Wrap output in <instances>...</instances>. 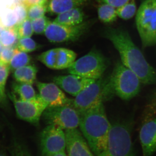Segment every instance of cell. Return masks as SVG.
<instances>
[{"label":"cell","mask_w":156,"mask_h":156,"mask_svg":"<svg viewBox=\"0 0 156 156\" xmlns=\"http://www.w3.org/2000/svg\"><path fill=\"white\" fill-rule=\"evenodd\" d=\"M104 35L118 50L122 63L136 74L142 83L156 84V70L147 61L127 31L120 28H108Z\"/></svg>","instance_id":"cell-1"},{"label":"cell","mask_w":156,"mask_h":156,"mask_svg":"<svg viewBox=\"0 0 156 156\" xmlns=\"http://www.w3.org/2000/svg\"><path fill=\"white\" fill-rule=\"evenodd\" d=\"M80 114L81 132L93 152L98 156L106 148L112 127L103 103Z\"/></svg>","instance_id":"cell-2"},{"label":"cell","mask_w":156,"mask_h":156,"mask_svg":"<svg viewBox=\"0 0 156 156\" xmlns=\"http://www.w3.org/2000/svg\"><path fill=\"white\" fill-rule=\"evenodd\" d=\"M132 119L112 124L106 148L98 156H134Z\"/></svg>","instance_id":"cell-3"},{"label":"cell","mask_w":156,"mask_h":156,"mask_svg":"<svg viewBox=\"0 0 156 156\" xmlns=\"http://www.w3.org/2000/svg\"><path fill=\"white\" fill-rule=\"evenodd\" d=\"M115 94L110 78H100L90 84L73 100L72 107L79 113L88 110L108 99Z\"/></svg>","instance_id":"cell-4"},{"label":"cell","mask_w":156,"mask_h":156,"mask_svg":"<svg viewBox=\"0 0 156 156\" xmlns=\"http://www.w3.org/2000/svg\"><path fill=\"white\" fill-rule=\"evenodd\" d=\"M109 78L115 94L123 100L132 99L140 91L142 83L139 77L121 61L117 62Z\"/></svg>","instance_id":"cell-5"},{"label":"cell","mask_w":156,"mask_h":156,"mask_svg":"<svg viewBox=\"0 0 156 156\" xmlns=\"http://www.w3.org/2000/svg\"><path fill=\"white\" fill-rule=\"evenodd\" d=\"M136 28L144 48L156 45V0H144L136 16Z\"/></svg>","instance_id":"cell-6"},{"label":"cell","mask_w":156,"mask_h":156,"mask_svg":"<svg viewBox=\"0 0 156 156\" xmlns=\"http://www.w3.org/2000/svg\"><path fill=\"white\" fill-rule=\"evenodd\" d=\"M107 66V60L94 50L76 60L68 70L71 74L97 80L102 77Z\"/></svg>","instance_id":"cell-7"},{"label":"cell","mask_w":156,"mask_h":156,"mask_svg":"<svg viewBox=\"0 0 156 156\" xmlns=\"http://www.w3.org/2000/svg\"><path fill=\"white\" fill-rule=\"evenodd\" d=\"M42 116L48 125L58 126L64 131L77 128L80 119L79 112L68 105L48 106Z\"/></svg>","instance_id":"cell-8"},{"label":"cell","mask_w":156,"mask_h":156,"mask_svg":"<svg viewBox=\"0 0 156 156\" xmlns=\"http://www.w3.org/2000/svg\"><path fill=\"white\" fill-rule=\"evenodd\" d=\"M9 97L14 104L17 115L20 119L38 126L43 112L48 104L37 95L34 100L25 101L17 98L13 92L9 93Z\"/></svg>","instance_id":"cell-9"},{"label":"cell","mask_w":156,"mask_h":156,"mask_svg":"<svg viewBox=\"0 0 156 156\" xmlns=\"http://www.w3.org/2000/svg\"><path fill=\"white\" fill-rule=\"evenodd\" d=\"M39 140L43 156H51L66 151L65 133L58 126L48 125L41 132Z\"/></svg>","instance_id":"cell-10"},{"label":"cell","mask_w":156,"mask_h":156,"mask_svg":"<svg viewBox=\"0 0 156 156\" xmlns=\"http://www.w3.org/2000/svg\"><path fill=\"white\" fill-rule=\"evenodd\" d=\"M88 28V24L86 23L74 26H67L50 22L44 33L50 42L62 43L76 41L85 33Z\"/></svg>","instance_id":"cell-11"},{"label":"cell","mask_w":156,"mask_h":156,"mask_svg":"<svg viewBox=\"0 0 156 156\" xmlns=\"http://www.w3.org/2000/svg\"><path fill=\"white\" fill-rule=\"evenodd\" d=\"M64 131L67 156H96L77 128Z\"/></svg>","instance_id":"cell-12"},{"label":"cell","mask_w":156,"mask_h":156,"mask_svg":"<svg viewBox=\"0 0 156 156\" xmlns=\"http://www.w3.org/2000/svg\"><path fill=\"white\" fill-rule=\"evenodd\" d=\"M40 96L48 106H72L73 100L67 98L56 84L37 82Z\"/></svg>","instance_id":"cell-13"},{"label":"cell","mask_w":156,"mask_h":156,"mask_svg":"<svg viewBox=\"0 0 156 156\" xmlns=\"http://www.w3.org/2000/svg\"><path fill=\"white\" fill-rule=\"evenodd\" d=\"M96 80L88 79L76 75L60 76L53 78V81L70 95L76 96Z\"/></svg>","instance_id":"cell-14"},{"label":"cell","mask_w":156,"mask_h":156,"mask_svg":"<svg viewBox=\"0 0 156 156\" xmlns=\"http://www.w3.org/2000/svg\"><path fill=\"white\" fill-rule=\"evenodd\" d=\"M143 156H151L156 152V117L142 124L139 133Z\"/></svg>","instance_id":"cell-15"},{"label":"cell","mask_w":156,"mask_h":156,"mask_svg":"<svg viewBox=\"0 0 156 156\" xmlns=\"http://www.w3.org/2000/svg\"><path fill=\"white\" fill-rule=\"evenodd\" d=\"M83 12L77 8L58 14L53 22L62 25L74 26L83 23Z\"/></svg>","instance_id":"cell-16"},{"label":"cell","mask_w":156,"mask_h":156,"mask_svg":"<svg viewBox=\"0 0 156 156\" xmlns=\"http://www.w3.org/2000/svg\"><path fill=\"white\" fill-rule=\"evenodd\" d=\"M88 0H50L48 11L52 14H60L84 5Z\"/></svg>","instance_id":"cell-17"},{"label":"cell","mask_w":156,"mask_h":156,"mask_svg":"<svg viewBox=\"0 0 156 156\" xmlns=\"http://www.w3.org/2000/svg\"><path fill=\"white\" fill-rule=\"evenodd\" d=\"M37 69L32 65H27L14 70L13 76L18 83L32 85L36 80Z\"/></svg>","instance_id":"cell-18"},{"label":"cell","mask_w":156,"mask_h":156,"mask_svg":"<svg viewBox=\"0 0 156 156\" xmlns=\"http://www.w3.org/2000/svg\"><path fill=\"white\" fill-rule=\"evenodd\" d=\"M77 55L73 50L64 48H57L56 69H68L76 61Z\"/></svg>","instance_id":"cell-19"},{"label":"cell","mask_w":156,"mask_h":156,"mask_svg":"<svg viewBox=\"0 0 156 156\" xmlns=\"http://www.w3.org/2000/svg\"><path fill=\"white\" fill-rule=\"evenodd\" d=\"M14 94H17L19 99L23 100L30 101L35 99L37 97L35 91L32 85L24 83H14L12 85Z\"/></svg>","instance_id":"cell-20"},{"label":"cell","mask_w":156,"mask_h":156,"mask_svg":"<svg viewBox=\"0 0 156 156\" xmlns=\"http://www.w3.org/2000/svg\"><path fill=\"white\" fill-rule=\"evenodd\" d=\"M98 15L102 22L105 23L114 22L118 16L117 9L108 4L102 3L98 8Z\"/></svg>","instance_id":"cell-21"},{"label":"cell","mask_w":156,"mask_h":156,"mask_svg":"<svg viewBox=\"0 0 156 156\" xmlns=\"http://www.w3.org/2000/svg\"><path fill=\"white\" fill-rule=\"evenodd\" d=\"M19 39L15 27L4 28L0 32V42L3 48L14 47Z\"/></svg>","instance_id":"cell-22"},{"label":"cell","mask_w":156,"mask_h":156,"mask_svg":"<svg viewBox=\"0 0 156 156\" xmlns=\"http://www.w3.org/2000/svg\"><path fill=\"white\" fill-rule=\"evenodd\" d=\"M9 66L0 63V105H5L7 102L5 86L10 72Z\"/></svg>","instance_id":"cell-23"},{"label":"cell","mask_w":156,"mask_h":156,"mask_svg":"<svg viewBox=\"0 0 156 156\" xmlns=\"http://www.w3.org/2000/svg\"><path fill=\"white\" fill-rule=\"evenodd\" d=\"M156 115V90L150 95L142 114V123L155 117Z\"/></svg>","instance_id":"cell-24"},{"label":"cell","mask_w":156,"mask_h":156,"mask_svg":"<svg viewBox=\"0 0 156 156\" xmlns=\"http://www.w3.org/2000/svg\"><path fill=\"white\" fill-rule=\"evenodd\" d=\"M30 60V56L25 52L17 48L16 53L11 59L9 65L10 69L14 70L28 65Z\"/></svg>","instance_id":"cell-25"},{"label":"cell","mask_w":156,"mask_h":156,"mask_svg":"<svg viewBox=\"0 0 156 156\" xmlns=\"http://www.w3.org/2000/svg\"><path fill=\"white\" fill-rule=\"evenodd\" d=\"M37 59L51 69H56L57 62V48L48 50L42 53Z\"/></svg>","instance_id":"cell-26"},{"label":"cell","mask_w":156,"mask_h":156,"mask_svg":"<svg viewBox=\"0 0 156 156\" xmlns=\"http://www.w3.org/2000/svg\"><path fill=\"white\" fill-rule=\"evenodd\" d=\"M136 6L135 0H130L126 4L117 9L118 16L125 20L134 17L136 14Z\"/></svg>","instance_id":"cell-27"},{"label":"cell","mask_w":156,"mask_h":156,"mask_svg":"<svg viewBox=\"0 0 156 156\" xmlns=\"http://www.w3.org/2000/svg\"><path fill=\"white\" fill-rule=\"evenodd\" d=\"M30 20L28 18H27L15 27V29L19 39L30 37L32 35L34 30Z\"/></svg>","instance_id":"cell-28"},{"label":"cell","mask_w":156,"mask_h":156,"mask_svg":"<svg viewBox=\"0 0 156 156\" xmlns=\"http://www.w3.org/2000/svg\"><path fill=\"white\" fill-rule=\"evenodd\" d=\"M16 48L20 51L27 53L36 50L37 45L30 37L21 38L18 40Z\"/></svg>","instance_id":"cell-29"},{"label":"cell","mask_w":156,"mask_h":156,"mask_svg":"<svg viewBox=\"0 0 156 156\" xmlns=\"http://www.w3.org/2000/svg\"><path fill=\"white\" fill-rule=\"evenodd\" d=\"M48 11V5H32L27 8V18L30 20L36 19L43 17Z\"/></svg>","instance_id":"cell-30"},{"label":"cell","mask_w":156,"mask_h":156,"mask_svg":"<svg viewBox=\"0 0 156 156\" xmlns=\"http://www.w3.org/2000/svg\"><path fill=\"white\" fill-rule=\"evenodd\" d=\"M11 156H31L25 146L17 139H14L10 147Z\"/></svg>","instance_id":"cell-31"},{"label":"cell","mask_w":156,"mask_h":156,"mask_svg":"<svg viewBox=\"0 0 156 156\" xmlns=\"http://www.w3.org/2000/svg\"><path fill=\"white\" fill-rule=\"evenodd\" d=\"M31 21L34 32L37 34L44 33L47 27L50 22L48 17L44 16L32 20Z\"/></svg>","instance_id":"cell-32"},{"label":"cell","mask_w":156,"mask_h":156,"mask_svg":"<svg viewBox=\"0 0 156 156\" xmlns=\"http://www.w3.org/2000/svg\"><path fill=\"white\" fill-rule=\"evenodd\" d=\"M10 9L17 15L19 24L27 18V7L23 4L15 2L11 5Z\"/></svg>","instance_id":"cell-33"},{"label":"cell","mask_w":156,"mask_h":156,"mask_svg":"<svg viewBox=\"0 0 156 156\" xmlns=\"http://www.w3.org/2000/svg\"><path fill=\"white\" fill-rule=\"evenodd\" d=\"M17 50L16 47L3 48L0 51V63L9 66Z\"/></svg>","instance_id":"cell-34"},{"label":"cell","mask_w":156,"mask_h":156,"mask_svg":"<svg viewBox=\"0 0 156 156\" xmlns=\"http://www.w3.org/2000/svg\"><path fill=\"white\" fill-rule=\"evenodd\" d=\"M4 20L2 22L0 20V22L5 28H14L19 24L17 15L12 10L6 15Z\"/></svg>","instance_id":"cell-35"},{"label":"cell","mask_w":156,"mask_h":156,"mask_svg":"<svg viewBox=\"0 0 156 156\" xmlns=\"http://www.w3.org/2000/svg\"><path fill=\"white\" fill-rule=\"evenodd\" d=\"M129 1L130 0H98L99 2L108 4L117 9L124 5Z\"/></svg>","instance_id":"cell-36"},{"label":"cell","mask_w":156,"mask_h":156,"mask_svg":"<svg viewBox=\"0 0 156 156\" xmlns=\"http://www.w3.org/2000/svg\"><path fill=\"white\" fill-rule=\"evenodd\" d=\"M48 0H28L24 4L27 7L32 5H47Z\"/></svg>","instance_id":"cell-37"},{"label":"cell","mask_w":156,"mask_h":156,"mask_svg":"<svg viewBox=\"0 0 156 156\" xmlns=\"http://www.w3.org/2000/svg\"><path fill=\"white\" fill-rule=\"evenodd\" d=\"M51 156H67V155L66 153V151H64L62 152L56 154Z\"/></svg>","instance_id":"cell-38"},{"label":"cell","mask_w":156,"mask_h":156,"mask_svg":"<svg viewBox=\"0 0 156 156\" xmlns=\"http://www.w3.org/2000/svg\"><path fill=\"white\" fill-rule=\"evenodd\" d=\"M27 1H28V0H15V2L21 3V4L24 5V3H25L26 2H27Z\"/></svg>","instance_id":"cell-39"},{"label":"cell","mask_w":156,"mask_h":156,"mask_svg":"<svg viewBox=\"0 0 156 156\" xmlns=\"http://www.w3.org/2000/svg\"><path fill=\"white\" fill-rule=\"evenodd\" d=\"M0 156H6L5 154H4V153L1 152H0Z\"/></svg>","instance_id":"cell-40"}]
</instances>
